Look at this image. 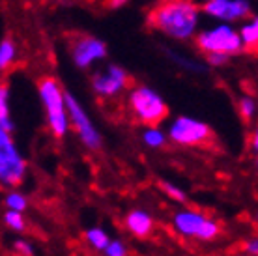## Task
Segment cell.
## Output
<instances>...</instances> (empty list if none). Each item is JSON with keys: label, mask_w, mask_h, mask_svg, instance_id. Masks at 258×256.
Masks as SVG:
<instances>
[{"label": "cell", "mask_w": 258, "mask_h": 256, "mask_svg": "<svg viewBox=\"0 0 258 256\" xmlns=\"http://www.w3.org/2000/svg\"><path fill=\"white\" fill-rule=\"evenodd\" d=\"M161 189H163V193L167 195L168 199H172L174 202H180V204H183V202L187 200V197H185V191H181L180 187L174 185V183H170V181H161Z\"/></svg>", "instance_id": "cell-21"}, {"label": "cell", "mask_w": 258, "mask_h": 256, "mask_svg": "<svg viewBox=\"0 0 258 256\" xmlns=\"http://www.w3.org/2000/svg\"><path fill=\"white\" fill-rule=\"evenodd\" d=\"M167 139L180 146H199L212 139V129L206 122H200L191 116H178L168 125Z\"/></svg>", "instance_id": "cell-7"}, {"label": "cell", "mask_w": 258, "mask_h": 256, "mask_svg": "<svg viewBox=\"0 0 258 256\" xmlns=\"http://www.w3.org/2000/svg\"><path fill=\"white\" fill-rule=\"evenodd\" d=\"M245 256H249V254H245Z\"/></svg>", "instance_id": "cell-28"}, {"label": "cell", "mask_w": 258, "mask_h": 256, "mask_svg": "<svg viewBox=\"0 0 258 256\" xmlns=\"http://www.w3.org/2000/svg\"><path fill=\"white\" fill-rule=\"evenodd\" d=\"M26 176V161L15 146L12 133L0 127V183L6 187L19 185Z\"/></svg>", "instance_id": "cell-4"}, {"label": "cell", "mask_w": 258, "mask_h": 256, "mask_svg": "<svg viewBox=\"0 0 258 256\" xmlns=\"http://www.w3.org/2000/svg\"><path fill=\"white\" fill-rule=\"evenodd\" d=\"M70 52L73 58V64L81 70H86L94 62L103 60L107 56V43L103 39L88 36V34H75L71 38Z\"/></svg>", "instance_id": "cell-9"}, {"label": "cell", "mask_w": 258, "mask_h": 256, "mask_svg": "<svg viewBox=\"0 0 258 256\" xmlns=\"http://www.w3.org/2000/svg\"><path fill=\"white\" fill-rule=\"evenodd\" d=\"M230 56H226L223 52H206V62L210 66H225L228 64Z\"/></svg>", "instance_id": "cell-23"}, {"label": "cell", "mask_w": 258, "mask_h": 256, "mask_svg": "<svg viewBox=\"0 0 258 256\" xmlns=\"http://www.w3.org/2000/svg\"><path fill=\"white\" fill-rule=\"evenodd\" d=\"M174 228L181 236L202 239V241H212L221 234V226L212 217L204 213L195 212V210H181L172 217Z\"/></svg>", "instance_id": "cell-6"}, {"label": "cell", "mask_w": 258, "mask_h": 256, "mask_svg": "<svg viewBox=\"0 0 258 256\" xmlns=\"http://www.w3.org/2000/svg\"><path fill=\"white\" fill-rule=\"evenodd\" d=\"M238 110H239V116L243 118V122H251L252 118H254V114H256V103L249 96L241 97L238 103Z\"/></svg>", "instance_id": "cell-18"}, {"label": "cell", "mask_w": 258, "mask_h": 256, "mask_svg": "<svg viewBox=\"0 0 258 256\" xmlns=\"http://www.w3.org/2000/svg\"><path fill=\"white\" fill-rule=\"evenodd\" d=\"M142 142L148 148H154V150L163 148L165 142H167V133L157 127V125H148L142 133Z\"/></svg>", "instance_id": "cell-16"}, {"label": "cell", "mask_w": 258, "mask_h": 256, "mask_svg": "<svg viewBox=\"0 0 258 256\" xmlns=\"http://www.w3.org/2000/svg\"><path fill=\"white\" fill-rule=\"evenodd\" d=\"M0 127L10 133L15 127L10 116V86L6 83H0Z\"/></svg>", "instance_id": "cell-14"}, {"label": "cell", "mask_w": 258, "mask_h": 256, "mask_svg": "<svg viewBox=\"0 0 258 256\" xmlns=\"http://www.w3.org/2000/svg\"><path fill=\"white\" fill-rule=\"evenodd\" d=\"M125 228L135 237H148L154 230V217L144 210H131L125 215Z\"/></svg>", "instance_id": "cell-12"}, {"label": "cell", "mask_w": 258, "mask_h": 256, "mask_svg": "<svg viewBox=\"0 0 258 256\" xmlns=\"http://www.w3.org/2000/svg\"><path fill=\"white\" fill-rule=\"evenodd\" d=\"M245 254H249V256L258 254V239L256 237H251V239L245 243Z\"/></svg>", "instance_id": "cell-25"}, {"label": "cell", "mask_w": 258, "mask_h": 256, "mask_svg": "<svg viewBox=\"0 0 258 256\" xmlns=\"http://www.w3.org/2000/svg\"><path fill=\"white\" fill-rule=\"evenodd\" d=\"M13 247H15V250H17L19 254L32 256V245L28 243V241H25V239H17V241L13 243Z\"/></svg>", "instance_id": "cell-24"}, {"label": "cell", "mask_w": 258, "mask_h": 256, "mask_svg": "<svg viewBox=\"0 0 258 256\" xmlns=\"http://www.w3.org/2000/svg\"><path fill=\"white\" fill-rule=\"evenodd\" d=\"M200 8L193 0H157L146 13V25L152 30L178 41H187L199 26Z\"/></svg>", "instance_id": "cell-1"}, {"label": "cell", "mask_w": 258, "mask_h": 256, "mask_svg": "<svg viewBox=\"0 0 258 256\" xmlns=\"http://www.w3.org/2000/svg\"><path fill=\"white\" fill-rule=\"evenodd\" d=\"M251 148H252V152H256L258 150V135L256 133H252V137H251Z\"/></svg>", "instance_id": "cell-27"}, {"label": "cell", "mask_w": 258, "mask_h": 256, "mask_svg": "<svg viewBox=\"0 0 258 256\" xmlns=\"http://www.w3.org/2000/svg\"><path fill=\"white\" fill-rule=\"evenodd\" d=\"M86 241H88V245L90 247H94L96 250H99V252H103V249L107 247V243H109V234L103 230V228H99V226H94V228H88L86 230Z\"/></svg>", "instance_id": "cell-17"}, {"label": "cell", "mask_w": 258, "mask_h": 256, "mask_svg": "<svg viewBox=\"0 0 258 256\" xmlns=\"http://www.w3.org/2000/svg\"><path fill=\"white\" fill-rule=\"evenodd\" d=\"M239 41H241V51L243 52H256L258 45V21L256 17H252L251 21H247L245 25L239 28Z\"/></svg>", "instance_id": "cell-13"}, {"label": "cell", "mask_w": 258, "mask_h": 256, "mask_svg": "<svg viewBox=\"0 0 258 256\" xmlns=\"http://www.w3.org/2000/svg\"><path fill=\"white\" fill-rule=\"evenodd\" d=\"M131 83L129 73L120 66H109L107 71L92 77V90L101 97H114Z\"/></svg>", "instance_id": "cell-10"}, {"label": "cell", "mask_w": 258, "mask_h": 256, "mask_svg": "<svg viewBox=\"0 0 258 256\" xmlns=\"http://www.w3.org/2000/svg\"><path fill=\"white\" fill-rule=\"evenodd\" d=\"M195 43L199 47V51L206 52H223L226 56H236L241 51V41H239L238 30H234L232 26L219 25L213 26L212 30L200 32L195 38Z\"/></svg>", "instance_id": "cell-5"}, {"label": "cell", "mask_w": 258, "mask_h": 256, "mask_svg": "<svg viewBox=\"0 0 258 256\" xmlns=\"http://www.w3.org/2000/svg\"><path fill=\"white\" fill-rule=\"evenodd\" d=\"M4 202H6L8 210H15V212H25L26 208H28V200H26V197L23 195V193H17V191L8 193Z\"/></svg>", "instance_id": "cell-19"}, {"label": "cell", "mask_w": 258, "mask_h": 256, "mask_svg": "<svg viewBox=\"0 0 258 256\" xmlns=\"http://www.w3.org/2000/svg\"><path fill=\"white\" fill-rule=\"evenodd\" d=\"M38 94L43 103L47 116V125L56 139H62L70 129V118L66 110L64 88L58 83V79L45 75L38 81Z\"/></svg>", "instance_id": "cell-2"}, {"label": "cell", "mask_w": 258, "mask_h": 256, "mask_svg": "<svg viewBox=\"0 0 258 256\" xmlns=\"http://www.w3.org/2000/svg\"><path fill=\"white\" fill-rule=\"evenodd\" d=\"M15 60H17V43L12 36H6L0 41V73L6 71Z\"/></svg>", "instance_id": "cell-15"}, {"label": "cell", "mask_w": 258, "mask_h": 256, "mask_svg": "<svg viewBox=\"0 0 258 256\" xmlns=\"http://www.w3.org/2000/svg\"><path fill=\"white\" fill-rule=\"evenodd\" d=\"M199 8L210 17L223 21L245 19L251 13V4L247 0H206Z\"/></svg>", "instance_id": "cell-11"}, {"label": "cell", "mask_w": 258, "mask_h": 256, "mask_svg": "<svg viewBox=\"0 0 258 256\" xmlns=\"http://www.w3.org/2000/svg\"><path fill=\"white\" fill-rule=\"evenodd\" d=\"M4 223L15 232H23L26 228V221L23 217V212H15V210H8L4 213Z\"/></svg>", "instance_id": "cell-20"}, {"label": "cell", "mask_w": 258, "mask_h": 256, "mask_svg": "<svg viewBox=\"0 0 258 256\" xmlns=\"http://www.w3.org/2000/svg\"><path fill=\"white\" fill-rule=\"evenodd\" d=\"M103 2L107 8H120V6H123L127 0H103Z\"/></svg>", "instance_id": "cell-26"}, {"label": "cell", "mask_w": 258, "mask_h": 256, "mask_svg": "<svg viewBox=\"0 0 258 256\" xmlns=\"http://www.w3.org/2000/svg\"><path fill=\"white\" fill-rule=\"evenodd\" d=\"M64 101H66V110H68V118H70L71 125L75 127L79 139L86 148L90 150H99L101 148V135L96 129V125L92 123L88 112L83 109V105L79 103V99L70 92H64Z\"/></svg>", "instance_id": "cell-8"}, {"label": "cell", "mask_w": 258, "mask_h": 256, "mask_svg": "<svg viewBox=\"0 0 258 256\" xmlns=\"http://www.w3.org/2000/svg\"><path fill=\"white\" fill-rule=\"evenodd\" d=\"M103 252L105 256H127V247L122 239H109Z\"/></svg>", "instance_id": "cell-22"}, {"label": "cell", "mask_w": 258, "mask_h": 256, "mask_svg": "<svg viewBox=\"0 0 258 256\" xmlns=\"http://www.w3.org/2000/svg\"><path fill=\"white\" fill-rule=\"evenodd\" d=\"M127 101L133 116L144 125H159L168 116V105L150 86H135Z\"/></svg>", "instance_id": "cell-3"}]
</instances>
